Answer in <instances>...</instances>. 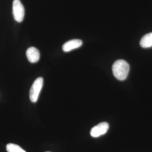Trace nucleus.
Here are the masks:
<instances>
[{
    "label": "nucleus",
    "instance_id": "f257e3e1",
    "mask_svg": "<svg viewBox=\"0 0 152 152\" xmlns=\"http://www.w3.org/2000/svg\"><path fill=\"white\" fill-rule=\"evenodd\" d=\"M112 69L115 77L119 80L123 81L127 77L130 66L124 60H118L114 63Z\"/></svg>",
    "mask_w": 152,
    "mask_h": 152
},
{
    "label": "nucleus",
    "instance_id": "f03ea898",
    "mask_svg": "<svg viewBox=\"0 0 152 152\" xmlns=\"http://www.w3.org/2000/svg\"><path fill=\"white\" fill-rule=\"evenodd\" d=\"M43 85V79L41 77L37 78L33 83L30 91L29 97L31 102H36Z\"/></svg>",
    "mask_w": 152,
    "mask_h": 152
},
{
    "label": "nucleus",
    "instance_id": "7ed1b4c3",
    "mask_svg": "<svg viewBox=\"0 0 152 152\" xmlns=\"http://www.w3.org/2000/svg\"><path fill=\"white\" fill-rule=\"evenodd\" d=\"M12 10L15 20L18 23H20L24 17L25 9L20 0H14Z\"/></svg>",
    "mask_w": 152,
    "mask_h": 152
},
{
    "label": "nucleus",
    "instance_id": "20e7f679",
    "mask_svg": "<svg viewBox=\"0 0 152 152\" xmlns=\"http://www.w3.org/2000/svg\"><path fill=\"white\" fill-rule=\"evenodd\" d=\"M109 124L104 122L95 126L91 131V136L93 137H98L104 134L108 130Z\"/></svg>",
    "mask_w": 152,
    "mask_h": 152
},
{
    "label": "nucleus",
    "instance_id": "39448f33",
    "mask_svg": "<svg viewBox=\"0 0 152 152\" xmlns=\"http://www.w3.org/2000/svg\"><path fill=\"white\" fill-rule=\"evenodd\" d=\"M83 45L82 40L78 39H74L66 42L62 46L63 51L68 52L74 49L78 48Z\"/></svg>",
    "mask_w": 152,
    "mask_h": 152
},
{
    "label": "nucleus",
    "instance_id": "423d86ee",
    "mask_svg": "<svg viewBox=\"0 0 152 152\" xmlns=\"http://www.w3.org/2000/svg\"><path fill=\"white\" fill-rule=\"evenodd\" d=\"M26 56L30 62L37 63L39 59V52L35 47H31L27 50Z\"/></svg>",
    "mask_w": 152,
    "mask_h": 152
},
{
    "label": "nucleus",
    "instance_id": "0eeeda50",
    "mask_svg": "<svg viewBox=\"0 0 152 152\" xmlns=\"http://www.w3.org/2000/svg\"><path fill=\"white\" fill-rule=\"evenodd\" d=\"M141 47L145 48L152 46V33H148L142 37L140 42Z\"/></svg>",
    "mask_w": 152,
    "mask_h": 152
},
{
    "label": "nucleus",
    "instance_id": "6e6552de",
    "mask_svg": "<svg viewBox=\"0 0 152 152\" xmlns=\"http://www.w3.org/2000/svg\"><path fill=\"white\" fill-rule=\"evenodd\" d=\"M8 152H26L20 147L16 144L10 143L6 147Z\"/></svg>",
    "mask_w": 152,
    "mask_h": 152
},
{
    "label": "nucleus",
    "instance_id": "1a4fd4ad",
    "mask_svg": "<svg viewBox=\"0 0 152 152\" xmlns=\"http://www.w3.org/2000/svg\"></svg>",
    "mask_w": 152,
    "mask_h": 152
}]
</instances>
